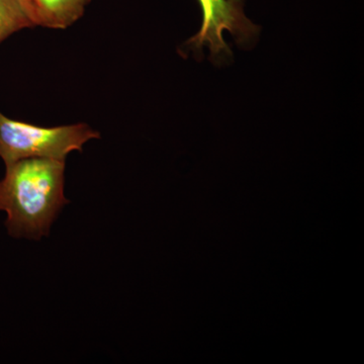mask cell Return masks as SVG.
<instances>
[{"label": "cell", "instance_id": "6da1fadb", "mask_svg": "<svg viewBox=\"0 0 364 364\" xmlns=\"http://www.w3.org/2000/svg\"><path fill=\"white\" fill-rule=\"evenodd\" d=\"M65 161L30 158L6 165L0 181V210L13 238L41 240L69 200L64 195Z\"/></svg>", "mask_w": 364, "mask_h": 364}, {"label": "cell", "instance_id": "3957f363", "mask_svg": "<svg viewBox=\"0 0 364 364\" xmlns=\"http://www.w3.org/2000/svg\"><path fill=\"white\" fill-rule=\"evenodd\" d=\"M202 11V26L196 36L186 43L189 49L202 54L208 47L210 59L232 56L223 32L231 33L238 44H246L257 36L259 28L246 18L243 11L244 0H196Z\"/></svg>", "mask_w": 364, "mask_h": 364}, {"label": "cell", "instance_id": "5b68a950", "mask_svg": "<svg viewBox=\"0 0 364 364\" xmlns=\"http://www.w3.org/2000/svg\"><path fill=\"white\" fill-rule=\"evenodd\" d=\"M28 28H33V25L21 7V0H0V44L13 33Z\"/></svg>", "mask_w": 364, "mask_h": 364}, {"label": "cell", "instance_id": "277c9868", "mask_svg": "<svg viewBox=\"0 0 364 364\" xmlns=\"http://www.w3.org/2000/svg\"><path fill=\"white\" fill-rule=\"evenodd\" d=\"M91 0H21L33 26L64 30L85 14Z\"/></svg>", "mask_w": 364, "mask_h": 364}, {"label": "cell", "instance_id": "7a4b0ae2", "mask_svg": "<svg viewBox=\"0 0 364 364\" xmlns=\"http://www.w3.org/2000/svg\"><path fill=\"white\" fill-rule=\"evenodd\" d=\"M100 138L88 124L44 128L14 121L0 112V158L6 165L30 158L63 160L73 151H82L83 145Z\"/></svg>", "mask_w": 364, "mask_h": 364}]
</instances>
